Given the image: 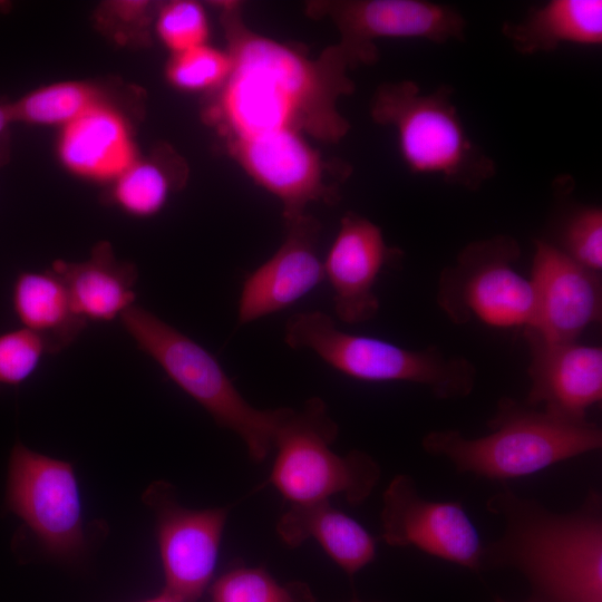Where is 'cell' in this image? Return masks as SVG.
Instances as JSON below:
<instances>
[{"label": "cell", "mask_w": 602, "mask_h": 602, "mask_svg": "<svg viewBox=\"0 0 602 602\" xmlns=\"http://www.w3.org/2000/svg\"><path fill=\"white\" fill-rule=\"evenodd\" d=\"M395 256L381 229L355 212H347L323 260L324 279L333 295L334 312L344 323H361L377 314L375 293L383 266Z\"/></svg>", "instance_id": "obj_16"}, {"label": "cell", "mask_w": 602, "mask_h": 602, "mask_svg": "<svg viewBox=\"0 0 602 602\" xmlns=\"http://www.w3.org/2000/svg\"><path fill=\"white\" fill-rule=\"evenodd\" d=\"M486 508L504 528L484 545L483 569L511 567L531 585L530 602H602V504L590 492L570 513H556L509 488Z\"/></svg>", "instance_id": "obj_2"}, {"label": "cell", "mask_w": 602, "mask_h": 602, "mask_svg": "<svg viewBox=\"0 0 602 602\" xmlns=\"http://www.w3.org/2000/svg\"><path fill=\"white\" fill-rule=\"evenodd\" d=\"M211 602H298L294 590L278 583L266 571L240 567L217 579Z\"/></svg>", "instance_id": "obj_27"}, {"label": "cell", "mask_w": 602, "mask_h": 602, "mask_svg": "<svg viewBox=\"0 0 602 602\" xmlns=\"http://www.w3.org/2000/svg\"><path fill=\"white\" fill-rule=\"evenodd\" d=\"M284 341L292 349H309L339 372L370 382H412L436 398L459 399L474 389L476 369L463 357L436 348L410 350L392 342L339 329L322 311L290 317Z\"/></svg>", "instance_id": "obj_6"}, {"label": "cell", "mask_w": 602, "mask_h": 602, "mask_svg": "<svg viewBox=\"0 0 602 602\" xmlns=\"http://www.w3.org/2000/svg\"><path fill=\"white\" fill-rule=\"evenodd\" d=\"M531 380L525 404L567 420L586 419L602 399V349L576 341L548 342L526 334Z\"/></svg>", "instance_id": "obj_17"}, {"label": "cell", "mask_w": 602, "mask_h": 602, "mask_svg": "<svg viewBox=\"0 0 602 602\" xmlns=\"http://www.w3.org/2000/svg\"><path fill=\"white\" fill-rule=\"evenodd\" d=\"M46 355L43 340L21 327L0 333V391L26 382Z\"/></svg>", "instance_id": "obj_28"}, {"label": "cell", "mask_w": 602, "mask_h": 602, "mask_svg": "<svg viewBox=\"0 0 602 602\" xmlns=\"http://www.w3.org/2000/svg\"><path fill=\"white\" fill-rule=\"evenodd\" d=\"M275 530L290 547L308 540L315 541L349 575H355L376 556L377 545L372 535L329 501L292 504L278 520Z\"/></svg>", "instance_id": "obj_20"}, {"label": "cell", "mask_w": 602, "mask_h": 602, "mask_svg": "<svg viewBox=\"0 0 602 602\" xmlns=\"http://www.w3.org/2000/svg\"><path fill=\"white\" fill-rule=\"evenodd\" d=\"M143 602H182L181 600H178L177 598L171 595L169 593L163 591L161 594L152 598V599H148V600H145Z\"/></svg>", "instance_id": "obj_31"}, {"label": "cell", "mask_w": 602, "mask_h": 602, "mask_svg": "<svg viewBox=\"0 0 602 602\" xmlns=\"http://www.w3.org/2000/svg\"><path fill=\"white\" fill-rule=\"evenodd\" d=\"M370 115L395 129L400 156L414 174L470 191L495 175V163L467 134L447 86L423 93L411 80L383 82Z\"/></svg>", "instance_id": "obj_4"}, {"label": "cell", "mask_w": 602, "mask_h": 602, "mask_svg": "<svg viewBox=\"0 0 602 602\" xmlns=\"http://www.w3.org/2000/svg\"><path fill=\"white\" fill-rule=\"evenodd\" d=\"M496 602H507V601H504L502 599H497ZM530 602V601H528Z\"/></svg>", "instance_id": "obj_32"}, {"label": "cell", "mask_w": 602, "mask_h": 602, "mask_svg": "<svg viewBox=\"0 0 602 602\" xmlns=\"http://www.w3.org/2000/svg\"><path fill=\"white\" fill-rule=\"evenodd\" d=\"M530 280L535 308L525 334L548 342L576 341L601 319L599 273L580 265L559 246L536 241Z\"/></svg>", "instance_id": "obj_14"}, {"label": "cell", "mask_w": 602, "mask_h": 602, "mask_svg": "<svg viewBox=\"0 0 602 602\" xmlns=\"http://www.w3.org/2000/svg\"><path fill=\"white\" fill-rule=\"evenodd\" d=\"M58 156L79 177L114 182L137 159V152L127 120L99 100L61 128Z\"/></svg>", "instance_id": "obj_18"}, {"label": "cell", "mask_w": 602, "mask_h": 602, "mask_svg": "<svg viewBox=\"0 0 602 602\" xmlns=\"http://www.w3.org/2000/svg\"><path fill=\"white\" fill-rule=\"evenodd\" d=\"M156 31L173 55L206 45L210 27L201 3L175 0L161 8L156 19Z\"/></svg>", "instance_id": "obj_26"}, {"label": "cell", "mask_w": 602, "mask_h": 602, "mask_svg": "<svg viewBox=\"0 0 602 602\" xmlns=\"http://www.w3.org/2000/svg\"><path fill=\"white\" fill-rule=\"evenodd\" d=\"M338 425L320 398L300 410L285 408L274 437L275 458L268 482L292 504L329 501L342 495L351 504L369 497L380 478L375 459L360 450L331 449Z\"/></svg>", "instance_id": "obj_7"}, {"label": "cell", "mask_w": 602, "mask_h": 602, "mask_svg": "<svg viewBox=\"0 0 602 602\" xmlns=\"http://www.w3.org/2000/svg\"><path fill=\"white\" fill-rule=\"evenodd\" d=\"M229 155L282 204L284 223L305 214L310 203L339 201L336 175L304 135L270 130L224 143Z\"/></svg>", "instance_id": "obj_12"}, {"label": "cell", "mask_w": 602, "mask_h": 602, "mask_svg": "<svg viewBox=\"0 0 602 602\" xmlns=\"http://www.w3.org/2000/svg\"><path fill=\"white\" fill-rule=\"evenodd\" d=\"M313 19L329 18L352 68L378 60L380 38H419L436 43L465 38L466 21L454 7L424 0H320L305 4Z\"/></svg>", "instance_id": "obj_10"}, {"label": "cell", "mask_w": 602, "mask_h": 602, "mask_svg": "<svg viewBox=\"0 0 602 602\" xmlns=\"http://www.w3.org/2000/svg\"><path fill=\"white\" fill-rule=\"evenodd\" d=\"M120 321L137 347L179 389L220 427L241 438L254 462L269 456L285 408L259 409L249 404L210 351L151 311L135 304Z\"/></svg>", "instance_id": "obj_5"}, {"label": "cell", "mask_w": 602, "mask_h": 602, "mask_svg": "<svg viewBox=\"0 0 602 602\" xmlns=\"http://www.w3.org/2000/svg\"><path fill=\"white\" fill-rule=\"evenodd\" d=\"M560 249L580 265L599 273L602 269L601 208L576 210L564 224Z\"/></svg>", "instance_id": "obj_29"}, {"label": "cell", "mask_w": 602, "mask_h": 602, "mask_svg": "<svg viewBox=\"0 0 602 602\" xmlns=\"http://www.w3.org/2000/svg\"><path fill=\"white\" fill-rule=\"evenodd\" d=\"M502 32L523 55L555 50L564 43H602L601 0H551L532 8L517 22H505Z\"/></svg>", "instance_id": "obj_22"}, {"label": "cell", "mask_w": 602, "mask_h": 602, "mask_svg": "<svg viewBox=\"0 0 602 602\" xmlns=\"http://www.w3.org/2000/svg\"><path fill=\"white\" fill-rule=\"evenodd\" d=\"M183 182L165 164L137 158L113 182L110 201L132 216H154Z\"/></svg>", "instance_id": "obj_23"}, {"label": "cell", "mask_w": 602, "mask_h": 602, "mask_svg": "<svg viewBox=\"0 0 602 602\" xmlns=\"http://www.w3.org/2000/svg\"><path fill=\"white\" fill-rule=\"evenodd\" d=\"M220 9L232 68L211 93L204 118L223 142L281 129L324 143L342 139L350 125L337 104L355 84L338 43L312 58L250 29L239 2H221Z\"/></svg>", "instance_id": "obj_1"}, {"label": "cell", "mask_w": 602, "mask_h": 602, "mask_svg": "<svg viewBox=\"0 0 602 602\" xmlns=\"http://www.w3.org/2000/svg\"><path fill=\"white\" fill-rule=\"evenodd\" d=\"M11 303L20 327L42 339L49 355L74 343L87 324L75 311L62 279L51 269L20 272Z\"/></svg>", "instance_id": "obj_21"}, {"label": "cell", "mask_w": 602, "mask_h": 602, "mask_svg": "<svg viewBox=\"0 0 602 602\" xmlns=\"http://www.w3.org/2000/svg\"><path fill=\"white\" fill-rule=\"evenodd\" d=\"M12 122L10 105L0 104V137Z\"/></svg>", "instance_id": "obj_30"}, {"label": "cell", "mask_w": 602, "mask_h": 602, "mask_svg": "<svg viewBox=\"0 0 602 602\" xmlns=\"http://www.w3.org/2000/svg\"><path fill=\"white\" fill-rule=\"evenodd\" d=\"M99 100L98 93L91 86L65 81L40 87L9 105L13 122L62 128Z\"/></svg>", "instance_id": "obj_24"}, {"label": "cell", "mask_w": 602, "mask_h": 602, "mask_svg": "<svg viewBox=\"0 0 602 602\" xmlns=\"http://www.w3.org/2000/svg\"><path fill=\"white\" fill-rule=\"evenodd\" d=\"M352 602H360V601H352Z\"/></svg>", "instance_id": "obj_33"}, {"label": "cell", "mask_w": 602, "mask_h": 602, "mask_svg": "<svg viewBox=\"0 0 602 602\" xmlns=\"http://www.w3.org/2000/svg\"><path fill=\"white\" fill-rule=\"evenodd\" d=\"M380 522L390 546H415L470 571L483 570L485 544L463 505L424 497L407 474L396 475L386 487Z\"/></svg>", "instance_id": "obj_13"}, {"label": "cell", "mask_w": 602, "mask_h": 602, "mask_svg": "<svg viewBox=\"0 0 602 602\" xmlns=\"http://www.w3.org/2000/svg\"><path fill=\"white\" fill-rule=\"evenodd\" d=\"M143 501L154 512L164 572L163 591L182 602H196L208 586L219 559L227 508L182 506L174 488L153 483Z\"/></svg>", "instance_id": "obj_11"}, {"label": "cell", "mask_w": 602, "mask_h": 602, "mask_svg": "<svg viewBox=\"0 0 602 602\" xmlns=\"http://www.w3.org/2000/svg\"><path fill=\"white\" fill-rule=\"evenodd\" d=\"M491 433L468 438L458 430L427 433L424 450L447 459L460 473L493 480L528 476L599 449L602 431L589 420L574 421L504 398L489 421Z\"/></svg>", "instance_id": "obj_3"}, {"label": "cell", "mask_w": 602, "mask_h": 602, "mask_svg": "<svg viewBox=\"0 0 602 602\" xmlns=\"http://www.w3.org/2000/svg\"><path fill=\"white\" fill-rule=\"evenodd\" d=\"M232 60L226 50L210 45L173 54L166 66V78L184 91H214L227 78Z\"/></svg>", "instance_id": "obj_25"}, {"label": "cell", "mask_w": 602, "mask_h": 602, "mask_svg": "<svg viewBox=\"0 0 602 602\" xmlns=\"http://www.w3.org/2000/svg\"><path fill=\"white\" fill-rule=\"evenodd\" d=\"M285 227L280 247L243 282L237 303L240 326L289 308L324 280L318 249L320 222L305 213L287 222Z\"/></svg>", "instance_id": "obj_15"}, {"label": "cell", "mask_w": 602, "mask_h": 602, "mask_svg": "<svg viewBox=\"0 0 602 602\" xmlns=\"http://www.w3.org/2000/svg\"><path fill=\"white\" fill-rule=\"evenodd\" d=\"M58 274L77 314L86 322H110L135 305L136 266L118 261L107 243L97 244L82 262L57 260L50 268Z\"/></svg>", "instance_id": "obj_19"}, {"label": "cell", "mask_w": 602, "mask_h": 602, "mask_svg": "<svg viewBox=\"0 0 602 602\" xmlns=\"http://www.w3.org/2000/svg\"><path fill=\"white\" fill-rule=\"evenodd\" d=\"M6 506L50 555L72 559L84 551L81 499L69 462L17 443L9 459Z\"/></svg>", "instance_id": "obj_9"}, {"label": "cell", "mask_w": 602, "mask_h": 602, "mask_svg": "<svg viewBox=\"0 0 602 602\" xmlns=\"http://www.w3.org/2000/svg\"><path fill=\"white\" fill-rule=\"evenodd\" d=\"M520 254L517 241L509 235L466 245L439 276V308L457 324L477 321L493 328L527 329L535 300L530 278L514 268Z\"/></svg>", "instance_id": "obj_8"}]
</instances>
